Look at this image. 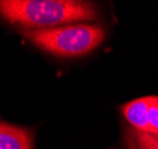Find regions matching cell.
<instances>
[{"mask_svg":"<svg viewBox=\"0 0 158 149\" xmlns=\"http://www.w3.org/2000/svg\"><path fill=\"white\" fill-rule=\"evenodd\" d=\"M149 128L151 134H158V97L151 95L149 105Z\"/></svg>","mask_w":158,"mask_h":149,"instance_id":"6","label":"cell"},{"mask_svg":"<svg viewBox=\"0 0 158 149\" xmlns=\"http://www.w3.org/2000/svg\"><path fill=\"white\" fill-rule=\"evenodd\" d=\"M126 142L130 149H158V134L127 129Z\"/></svg>","mask_w":158,"mask_h":149,"instance_id":"5","label":"cell"},{"mask_svg":"<svg viewBox=\"0 0 158 149\" xmlns=\"http://www.w3.org/2000/svg\"><path fill=\"white\" fill-rule=\"evenodd\" d=\"M0 16L10 23L37 30L94 20L98 11L93 2L80 0H0Z\"/></svg>","mask_w":158,"mask_h":149,"instance_id":"1","label":"cell"},{"mask_svg":"<svg viewBox=\"0 0 158 149\" xmlns=\"http://www.w3.org/2000/svg\"><path fill=\"white\" fill-rule=\"evenodd\" d=\"M24 36L52 55L74 57L89 54L99 47L105 38V30L98 24H76L27 30Z\"/></svg>","mask_w":158,"mask_h":149,"instance_id":"2","label":"cell"},{"mask_svg":"<svg viewBox=\"0 0 158 149\" xmlns=\"http://www.w3.org/2000/svg\"><path fill=\"white\" fill-rule=\"evenodd\" d=\"M150 97H142L137 98L135 100L126 103L123 105L121 111L125 116L126 121L130 123V125L135 130L149 133V105H150Z\"/></svg>","mask_w":158,"mask_h":149,"instance_id":"3","label":"cell"},{"mask_svg":"<svg viewBox=\"0 0 158 149\" xmlns=\"http://www.w3.org/2000/svg\"><path fill=\"white\" fill-rule=\"evenodd\" d=\"M0 149H31L27 130L0 122Z\"/></svg>","mask_w":158,"mask_h":149,"instance_id":"4","label":"cell"}]
</instances>
